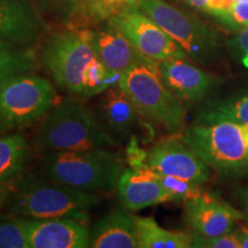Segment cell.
<instances>
[{"label": "cell", "mask_w": 248, "mask_h": 248, "mask_svg": "<svg viewBox=\"0 0 248 248\" xmlns=\"http://www.w3.org/2000/svg\"><path fill=\"white\" fill-rule=\"evenodd\" d=\"M39 61L55 86L82 100L99 95L117 84L121 77L99 59L90 28L66 26L52 32Z\"/></svg>", "instance_id": "1"}, {"label": "cell", "mask_w": 248, "mask_h": 248, "mask_svg": "<svg viewBox=\"0 0 248 248\" xmlns=\"http://www.w3.org/2000/svg\"><path fill=\"white\" fill-rule=\"evenodd\" d=\"M101 202L98 193L78 191L38 176H23L13 181L5 208L26 218L71 217L89 221V212Z\"/></svg>", "instance_id": "2"}, {"label": "cell", "mask_w": 248, "mask_h": 248, "mask_svg": "<svg viewBox=\"0 0 248 248\" xmlns=\"http://www.w3.org/2000/svg\"><path fill=\"white\" fill-rule=\"evenodd\" d=\"M80 100L71 95L46 114L33 140L37 147L48 153L116 146L95 111Z\"/></svg>", "instance_id": "3"}, {"label": "cell", "mask_w": 248, "mask_h": 248, "mask_svg": "<svg viewBox=\"0 0 248 248\" xmlns=\"http://www.w3.org/2000/svg\"><path fill=\"white\" fill-rule=\"evenodd\" d=\"M123 157L107 147L48 152L42 159L45 177L78 191L109 194L125 169Z\"/></svg>", "instance_id": "4"}, {"label": "cell", "mask_w": 248, "mask_h": 248, "mask_svg": "<svg viewBox=\"0 0 248 248\" xmlns=\"http://www.w3.org/2000/svg\"><path fill=\"white\" fill-rule=\"evenodd\" d=\"M182 138L216 172L224 176L246 173L248 147L240 123L194 120L182 132Z\"/></svg>", "instance_id": "5"}, {"label": "cell", "mask_w": 248, "mask_h": 248, "mask_svg": "<svg viewBox=\"0 0 248 248\" xmlns=\"http://www.w3.org/2000/svg\"><path fill=\"white\" fill-rule=\"evenodd\" d=\"M160 62L138 64L121 75L119 85L129 95L141 116L163 126L170 135L184 131L186 109L160 74Z\"/></svg>", "instance_id": "6"}, {"label": "cell", "mask_w": 248, "mask_h": 248, "mask_svg": "<svg viewBox=\"0 0 248 248\" xmlns=\"http://www.w3.org/2000/svg\"><path fill=\"white\" fill-rule=\"evenodd\" d=\"M54 83L33 73L21 74L0 84V133L17 132L46 116L54 107Z\"/></svg>", "instance_id": "7"}, {"label": "cell", "mask_w": 248, "mask_h": 248, "mask_svg": "<svg viewBox=\"0 0 248 248\" xmlns=\"http://www.w3.org/2000/svg\"><path fill=\"white\" fill-rule=\"evenodd\" d=\"M139 8L181 46L190 60L207 63L218 52V35L195 15L164 0H144Z\"/></svg>", "instance_id": "8"}, {"label": "cell", "mask_w": 248, "mask_h": 248, "mask_svg": "<svg viewBox=\"0 0 248 248\" xmlns=\"http://www.w3.org/2000/svg\"><path fill=\"white\" fill-rule=\"evenodd\" d=\"M108 21L148 59L157 62L188 59L181 46L140 8L123 12Z\"/></svg>", "instance_id": "9"}, {"label": "cell", "mask_w": 248, "mask_h": 248, "mask_svg": "<svg viewBox=\"0 0 248 248\" xmlns=\"http://www.w3.org/2000/svg\"><path fill=\"white\" fill-rule=\"evenodd\" d=\"M141 166L161 175L188 179L201 185L212 177V169L178 135H170L153 145L145 154Z\"/></svg>", "instance_id": "10"}, {"label": "cell", "mask_w": 248, "mask_h": 248, "mask_svg": "<svg viewBox=\"0 0 248 248\" xmlns=\"http://www.w3.org/2000/svg\"><path fill=\"white\" fill-rule=\"evenodd\" d=\"M47 30L33 0H0V39L35 48Z\"/></svg>", "instance_id": "11"}, {"label": "cell", "mask_w": 248, "mask_h": 248, "mask_svg": "<svg viewBox=\"0 0 248 248\" xmlns=\"http://www.w3.org/2000/svg\"><path fill=\"white\" fill-rule=\"evenodd\" d=\"M244 219L245 213L207 192L184 203L185 224L193 233L206 237L232 232L235 223Z\"/></svg>", "instance_id": "12"}, {"label": "cell", "mask_w": 248, "mask_h": 248, "mask_svg": "<svg viewBox=\"0 0 248 248\" xmlns=\"http://www.w3.org/2000/svg\"><path fill=\"white\" fill-rule=\"evenodd\" d=\"M159 69L164 85L185 107L202 102L217 84L216 77L187 59L161 61Z\"/></svg>", "instance_id": "13"}, {"label": "cell", "mask_w": 248, "mask_h": 248, "mask_svg": "<svg viewBox=\"0 0 248 248\" xmlns=\"http://www.w3.org/2000/svg\"><path fill=\"white\" fill-rule=\"evenodd\" d=\"M29 248H88V221L71 217L26 218Z\"/></svg>", "instance_id": "14"}, {"label": "cell", "mask_w": 248, "mask_h": 248, "mask_svg": "<svg viewBox=\"0 0 248 248\" xmlns=\"http://www.w3.org/2000/svg\"><path fill=\"white\" fill-rule=\"evenodd\" d=\"M99 59L110 73L121 76L138 64L157 62L145 57L109 21L90 28Z\"/></svg>", "instance_id": "15"}, {"label": "cell", "mask_w": 248, "mask_h": 248, "mask_svg": "<svg viewBox=\"0 0 248 248\" xmlns=\"http://www.w3.org/2000/svg\"><path fill=\"white\" fill-rule=\"evenodd\" d=\"M120 202L130 212L171 202V195L157 179L155 172L146 167L125 168L116 187Z\"/></svg>", "instance_id": "16"}, {"label": "cell", "mask_w": 248, "mask_h": 248, "mask_svg": "<svg viewBox=\"0 0 248 248\" xmlns=\"http://www.w3.org/2000/svg\"><path fill=\"white\" fill-rule=\"evenodd\" d=\"M98 97L95 114L105 130L120 144L135 130L141 116L140 113L119 83L100 93Z\"/></svg>", "instance_id": "17"}, {"label": "cell", "mask_w": 248, "mask_h": 248, "mask_svg": "<svg viewBox=\"0 0 248 248\" xmlns=\"http://www.w3.org/2000/svg\"><path fill=\"white\" fill-rule=\"evenodd\" d=\"M125 207L111 209L89 229V248H138L137 216Z\"/></svg>", "instance_id": "18"}, {"label": "cell", "mask_w": 248, "mask_h": 248, "mask_svg": "<svg viewBox=\"0 0 248 248\" xmlns=\"http://www.w3.org/2000/svg\"><path fill=\"white\" fill-rule=\"evenodd\" d=\"M30 157V144L18 132L0 136V184L23 175Z\"/></svg>", "instance_id": "19"}, {"label": "cell", "mask_w": 248, "mask_h": 248, "mask_svg": "<svg viewBox=\"0 0 248 248\" xmlns=\"http://www.w3.org/2000/svg\"><path fill=\"white\" fill-rule=\"evenodd\" d=\"M144 0H80L78 11L69 26L91 28L130 9L139 8Z\"/></svg>", "instance_id": "20"}, {"label": "cell", "mask_w": 248, "mask_h": 248, "mask_svg": "<svg viewBox=\"0 0 248 248\" xmlns=\"http://www.w3.org/2000/svg\"><path fill=\"white\" fill-rule=\"evenodd\" d=\"M197 121H232L248 123V90L224 98L203 102L195 116Z\"/></svg>", "instance_id": "21"}, {"label": "cell", "mask_w": 248, "mask_h": 248, "mask_svg": "<svg viewBox=\"0 0 248 248\" xmlns=\"http://www.w3.org/2000/svg\"><path fill=\"white\" fill-rule=\"evenodd\" d=\"M138 248H192V232L161 228L153 218L137 216Z\"/></svg>", "instance_id": "22"}, {"label": "cell", "mask_w": 248, "mask_h": 248, "mask_svg": "<svg viewBox=\"0 0 248 248\" xmlns=\"http://www.w3.org/2000/svg\"><path fill=\"white\" fill-rule=\"evenodd\" d=\"M39 64L35 48L0 39V84L21 74L33 73Z\"/></svg>", "instance_id": "23"}, {"label": "cell", "mask_w": 248, "mask_h": 248, "mask_svg": "<svg viewBox=\"0 0 248 248\" xmlns=\"http://www.w3.org/2000/svg\"><path fill=\"white\" fill-rule=\"evenodd\" d=\"M0 248H29L26 217L0 216Z\"/></svg>", "instance_id": "24"}, {"label": "cell", "mask_w": 248, "mask_h": 248, "mask_svg": "<svg viewBox=\"0 0 248 248\" xmlns=\"http://www.w3.org/2000/svg\"><path fill=\"white\" fill-rule=\"evenodd\" d=\"M43 16L69 26L78 11L80 0H33Z\"/></svg>", "instance_id": "25"}, {"label": "cell", "mask_w": 248, "mask_h": 248, "mask_svg": "<svg viewBox=\"0 0 248 248\" xmlns=\"http://www.w3.org/2000/svg\"><path fill=\"white\" fill-rule=\"evenodd\" d=\"M155 175L171 195V202L185 203L186 201L195 199V198L200 197L204 193L202 185L198 184L195 182L173 177V176L161 175V173L156 172H155Z\"/></svg>", "instance_id": "26"}, {"label": "cell", "mask_w": 248, "mask_h": 248, "mask_svg": "<svg viewBox=\"0 0 248 248\" xmlns=\"http://www.w3.org/2000/svg\"><path fill=\"white\" fill-rule=\"evenodd\" d=\"M192 248H241V245L233 231L214 237L192 232Z\"/></svg>", "instance_id": "27"}, {"label": "cell", "mask_w": 248, "mask_h": 248, "mask_svg": "<svg viewBox=\"0 0 248 248\" xmlns=\"http://www.w3.org/2000/svg\"><path fill=\"white\" fill-rule=\"evenodd\" d=\"M217 20L238 31L248 28V1H234Z\"/></svg>", "instance_id": "28"}, {"label": "cell", "mask_w": 248, "mask_h": 248, "mask_svg": "<svg viewBox=\"0 0 248 248\" xmlns=\"http://www.w3.org/2000/svg\"><path fill=\"white\" fill-rule=\"evenodd\" d=\"M228 48L233 57L248 68V28L238 31V33L228 42Z\"/></svg>", "instance_id": "29"}, {"label": "cell", "mask_w": 248, "mask_h": 248, "mask_svg": "<svg viewBox=\"0 0 248 248\" xmlns=\"http://www.w3.org/2000/svg\"><path fill=\"white\" fill-rule=\"evenodd\" d=\"M234 0H208L204 12L218 18L231 7Z\"/></svg>", "instance_id": "30"}, {"label": "cell", "mask_w": 248, "mask_h": 248, "mask_svg": "<svg viewBox=\"0 0 248 248\" xmlns=\"http://www.w3.org/2000/svg\"><path fill=\"white\" fill-rule=\"evenodd\" d=\"M12 187H13V182L0 184V209L6 207V203L11 197Z\"/></svg>", "instance_id": "31"}, {"label": "cell", "mask_w": 248, "mask_h": 248, "mask_svg": "<svg viewBox=\"0 0 248 248\" xmlns=\"http://www.w3.org/2000/svg\"><path fill=\"white\" fill-rule=\"evenodd\" d=\"M237 198L239 201L241 208H243L244 213L248 215V185H244L238 187L237 190Z\"/></svg>", "instance_id": "32"}, {"label": "cell", "mask_w": 248, "mask_h": 248, "mask_svg": "<svg viewBox=\"0 0 248 248\" xmlns=\"http://www.w3.org/2000/svg\"><path fill=\"white\" fill-rule=\"evenodd\" d=\"M240 241L241 248H248V225L241 226L238 230H233Z\"/></svg>", "instance_id": "33"}, {"label": "cell", "mask_w": 248, "mask_h": 248, "mask_svg": "<svg viewBox=\"0 0 248 248\" xmlns=\"http://www.w3.org/2000/svg\"><path fill=\"white\" fill-rule=\"evenodd\" d=\"M240 125H241V130H243L245 141H246V145L248 147V123H240Z\"/></svg>", "instance_id": "34"}, {"label": "cell", "mask_w": 248, "mask_h": 248, "mask_svg": "<svg viewBox=\"0 0 248 248\" xmlns=\"http://www.w3.org/2000/svg\"><path fill=\"white\" fill-rule=\"evenodd\" d=\"M244 221L246 222L247 225H248V215H247V214H245V219H244Z\"/></svg>", "instance_id": "35"}, {"label": "cell", "mask_w": 248, "mask_h": 248, "mask_svg": "<svg viewBox=\"0 0 248 248\" xmlns=\"http://www.w3.org/2000/svg\"><path fill=\"white\" fill-rule=\"evenodd\" d=\"M234 1H248V0H234Z\"/></svg>", "instance_id": "36"}, {"label": "cell", "mask_w": 248, "mask_h": 248, "mask_svg": "<svg viewBox=\"0 0 248 248\" xmlns=\"http://www.w3.org/2000/svg\"><path fill=\"white\" fill-rule=\"evenodd\" d=\"M246 175L248 176V169H247V171H246Z\"/></svg>", "instance_id": "37"}, {"label": "cell", "mask_w": 248, "mask_h": 248, "mask_svg": "<svg viewBox=\"0 0 248 248\" xmlns=\"http://www.w3.org/2000/svg\"><path fill=\"white\" fill-rule=\"evenodd\" d=\"M183 1H186V0H183Z\"/></svg>", "instance_id": "38"}]
</instances>
